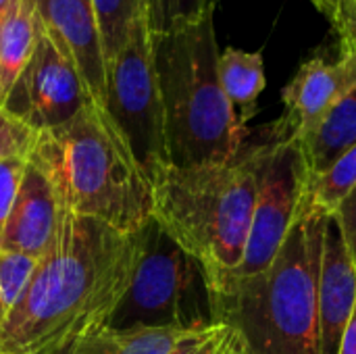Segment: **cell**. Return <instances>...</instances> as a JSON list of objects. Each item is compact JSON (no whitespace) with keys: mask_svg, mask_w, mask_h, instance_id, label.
<instances>
[{"mask_svg":"<svg viewBox=\"0 0 356 354\" xmlns=\"http://www.w3.org/2000/svg\"><path fill=\"white\" fill-rule=\"evenodd\" d=\"M330 215L305 190L298 217L261 275L213 294L215 321L229 325L244 354H319V275Z\"/></svg>","mask_w":356,"mask_h":354,"instance_id":"obj_2","label":"cell"},{"mask_svg":"<svg viewBox=\"0 0 356 354\" xmlns=\"http://www.w3.org/2000/svg\"><path fill=\"white\" fill-rule=\"evenodd\" d=\"M296 142L311 177L325 173L344 152L356 146V83Z\"/></svg>","mask_w":356,"mask_h":354,"instance_id":"obj_14","label":"cell"},{"mask_svg":"<svg viewBox=\"0 0 356 354\" xmlns=\"http://www.w3.org/2000/svg\"><path fill=\"white\" fill-rule=\"evenodd\" d=\"M35 265L38 259L10 250H0V332L6 325L13 309L17 307Z\"/></svg>","mask_w":356,"mask_h":354,"instance_id":"obj_20","label":"cell"},{"mask_svg":"<svg viewBox=\"0 0 356 354\" xmlns=\"http://www.w3.org/2000/svg\"><path fill=\"white\" fill-rule=\"evenodd\" d=\"M356 188V146L344 152L325 173L309 177L307 194L311 202L327 215L336 213L340 202Z\"/></svg>","mask_w":356,"mask_h":354,"instance_id":"obj_19","label":"cell"},{"mask_svg":"<svg viewBox=\"0 0 356 354\" xmlns=\"http://www.w3.org/2000/svg\"><path fill=\"white\" fill-rule=\"evenodd\" d=\"M88 102L92 100L73 63L40 25L35 50L2 108L33 134H42L71 121Z\"/></svg>","mask_w":356,"mask_h":354,"instance_id":"obj_9","label":"cell"},{"mask_svg":"<svg viewBox=\"0 0 356 354\" xmlns=\"http://www.w3.org/2000/svg\"><path fill=\"white\" fill-rule=\"evenodd\" d=\"M104 108L127 138L152 182V175L169 165V156L154 61V33L148 17L131 23L123 48L106 69Z\"/></svg>","mask_w":356,"mask_h":354,"instance_id":"obj_7","label":"cell"},{"mask_svg":"<svg viewBox=\"0 0 356 354\" xmlns=\"http://www.w3.org/2000/svg\"><path fill=\"white\" fill-rule=\"evenodd\" d=\"M219 81L232 102L240 125L257 115V102L263 94L267 79L261 52H246L240 48H225L219 54Z\"/></svg>","mask_w":356,"mask_h":354,"instance_id":"obj_17","label":"cell"},{"mask_svg":"<svg viewBox=\"0 0 356 354\" xmlns=\"http://www.w3.org/2000/svg\"><path fill=\"white\" fill-rule=\"evenodd\" d=\"M0 27H2V25H0Z\"/></svg>","mask_w":356,"mask_h":354,"instance_id":"obj_30","label":"cell"},{"mask_svg":"<svg viewBox=\"0 0 356 354\" xmlns=\"http://www.w3.org/2000/svg\"><path fill=\"white\" fill-rule=\"evenodd\" d=\"M192 332L171 328H104L58 354H171Z\"/></svg>","mask_w":356,"mask_h":354,"instance_id":"obj_15","label":"cell"},{"mask_svg":"<svg viewBox=\"0 0 356 354\" xmlns=\"http://www.w3.org/2000/svg\"><path fill=\"white\" fill-rule=\"evenodd\" d=\"M40 38L35 0H19L0 27V106L29 63Z\"/></svg>","mask_w":356,"mask_h":354,"instance_id":"obj_16","label":"cell"},{"mask_svg":"<svg viewBox=\"0 0 356 354\" xmlns=\"http://www.w3.org/2000/svg\"><path fill=\"white\" fill-rule=\"evenodd\" d=\"M60 200L46 169L29 154L23 179L0 236V250L42 259L60 219Z\"/></svg>","mask_w":356,"mask_h":354,"instance_id":"obj_12","label":"cell"},{"mask_svg":"<svg viewBox=\"0 0 356 354\" xmlns=\"http://www.w3.org/2000/svg\"><path fill=\"white\" fill-rule=\"evenodd\" d=\"M102 38L106 69L123 48L131 23L140 17H148L152 33L156 29V0H92Z\"/></svg>","mask_w":356,"mask_h":354,"instance_id":"obj_18","label":"cell"},{"mask_svg":"<svg viewBox=\"0 0 356 354\" xmlns=\"http://www.w3.org/2000/svg\"><path fill=\"white\" fill-rule=\"evenodd\" d=\"M27 156L0 159V236L4 232L10 209L15 204L21 179H23V171H25V165H27Z\"/></svg>","mask_w":356,"mask_h":354,"instance_id":"obj_23","label":"cell"},{"mask_svg":"<svg viewBox=\"0 0 356 354\" xmlns=\"http://www.w3.org/2000/svg\"><path fill=\"white\" fill-rule=\"evenodd\" d=\"M140 259L113 328H171L202 332L213 325V292L202 265L150 219L142 232Z\"/></svg>","mask_w":356,"mask_h":354,"instance_id":"obj_6","label":"cell"},{"mask_svg":"<svg viewBox=\"0 0 356 354\" xmlns=\"http://www.w3.org/2000/svg\"><path fill=\"white\" fill-rule=\"evenodd\" d=\"M50 175L60 207L121 234H138L154 213V188L127 138L88 102L65 125L35 134L29 152Z\"/></svg>","mask_w":356,"mask_h":354,"instance_id":"obj_4","label":"cell"},{"mask_svg":"<svg viewBox=\"0 0 356 354\" xmlns=\"http://www.w3.org/2000/svg\"><path fill=\"white\" fill-rule=\"evenodd\" d=\"M240 354H244V351H242V353H240Z\"/></svg>","mask_w":356,"mask_h":354,"instance_id":"obj_29","label":"cell"},{"mask_svg":"<svg viewBox=\"0 0 356 354\" xmlns=\"http://www.w3.org/2000/svg\"><path fill=\"white\" fill-rule=\"evenodd\" d=\"M356 311V267L334 215L327 219L319 275V354H340Z\"/></svg>","mask_w":356,"mask_h":354,"instance_id":"obj_13","label":"cell"},{"mask_svg":"<svg viewBox=\"0 0 356 354\" xmlns=\"http://www.w3.org/2000/svg\"><path fill=\"white\" fill-rule=\"evenodd\" d=\"M340 354H356V311L348 323V330L344 334L342 346H340Z\"/></svg>","mask_w":356,"mask_h":354,"instance_id":"obj_27","label":"cell"},{"mask_svg":"<svg viewBox=\"0 0 356 354\" xmlns=\"http://www.w3.org/2000/svg\"><path fill=\"white\" fill-rule=\"evenodd\" d=\"M327 17L340 48V58L356 61V0H309Z\"/></svg>","mask_w":356,"mask_h":354,"instance_id":"obj_21","label":"cell"},{"mask_svg":"<svg viewBox=\"0 0 356 354\" xmlns=\"http://www.w3.org/2000/svg\"><path fill=\"white\" fill-rule=\"evenodd\" d=\"M219 0H156V29L154 33L165 31L177 21L196 19L209 10H215Z\"/></svg>","mask_w":356,"mask_h":354,"instance_id":"obj_25","label":"cell"},{"mask_svg":"<svg viewBox=\"0 0 356 354\" xmlns=\"http://www.w3.org/2000/svg\"><path fill=\"white\" fill-rule=\"evenodd\" d=\"M140 232L121 234L63 209L48 250L0 332V354H58L108 328L140 259Z\"/></svg>","mask_w":356,"mask_h":354,"instance_id":"obj_1","label":"cell"},{"mask_svg":"<svg viewBox=\"0 0 356 354\" xmlns=\"http://www.w3.org/2000/svg\"><path fill=\"white\" fill-rule=\"evenodd\" d=\"M219 54L215 10L154 33L169 165L227 163L244 146L246 127L219 81Z\"/></svg>","mask_w":356,"mask_h":354,"instance_id":"obj_5","label":"cell"},{"mask_svg":"<svg viewBox=\"0 0 356 354\" xmlns=\"http://www.w3.org/2000/svg\"><path fill=\"white\" fill-rule=\"evenodd\" d=\"M42 29L73 63L88 98L106 104V63L92 0H35Z\"/></svg>","mask_w":356,"mask_h":354,"instance_id":"obj_10","label":"cell"},{"mask_svg":"<svg viewBox=\"0 0 356 354\" xmlns=\"http://www.w3.org/2000/svg\"><path fill=\"white\" fill-rule=\"evenodd\" d=\"M267 142L242 146L227 163L175 167L152 175V219L204 269L219 292L240 269Z\"/></svg>","mask_w":356,"mask_h":354,"instance_id":"obj_3","label":"cell"},{"mask_svg":"<svg viewBox=\"0 0 356 354\" xmlns=\"http://www.w3.org/2000/svg\"><path fill=\"white\" fill-rule=\"evenodd\" d=\"M19 4V0H0V25L4 23V19L10 15V10Z\"/></svg>","mask_w":356,"mask_h":354,"instance_id":"obj_28","label":"cell"},{"mask_svg":"<svg viewBox=\"0 0 356 354\" xmlns=\"http://www.w3.org/2000/svg\"><path fill=\"white\" fill-rule=\"evenodd\" d=\"M332 215L338 221V227L342 232V238L356 267V188L340 202V207Z\"/></svg>","mask_w":356,"mask_h":354,"instance_id":"obj_26","label":"cell"},{"mask_svg":"<svg viewBox=\"0 0 356 354\" xmlns=\"http://www.w3.org/2000/svg\"><path fill=\"white\" fill-rule=\"evenodd\" d=\"M242 344L229 325L217 323L202 332L188 334L171 354H240Z\"/></svg>","mask_w":356,"mask_h":354,"instance_id":"obj_22","label":"cell"},{"mask_svg":"<svg viewBox=\"0 0 356 354\" xmlns=\"http://www.w3.org/2000/svg\"><path fill=\"white\" fill-rule=\"evenodd\" d=\"M33 142L35 134L0 106V159L27 156L33 148Z\"/></svg>","mask_w":356,"mask_h":354,"instance_id":"obj_24","label":"cell"},{"mask_svg":"<svg viewBox=\"0 0 356 354\" xmlns=\"http://www.w3.org/2000/svg\"><path fill=\"white\" fill-rule=\"evenodd\" d=\"M309 177L311 173L296 140L282 144L267 140L244 259L232 280L254 277L269 269L298 217Z\"/></svg>","mask_w":356,"mask_h":354,"instance_id":"obj_8","label":"cell"},{"mask_svg":"<svg viewBox=\"0 0 356 354\" xmlns=\"http://www.w3.org/2000/svg\"><path fill=\"white\" fill-rule=\"evenodd\" d=\"M356 83V61H325L313 56L300 65L282 92L284 115L269 125V142L298 140L338 98Z\"/></svg>","mask_w":356,"mask_h":354,"instance_id":"obj_11","label":"cell"}]
</instances>
